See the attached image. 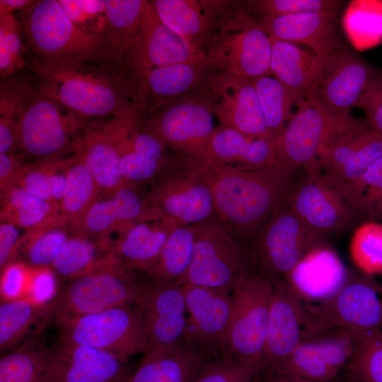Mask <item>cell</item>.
I'll use <instances>...</instances> for the list:
<instances>
[{"mask_svg": "<svg viewBox=\"0 0 382 382\" xmlns=\"http://www.w3.org/2000/svg\"><path fill=\"white\" fill-rule=\"evenodd\" d=\"M94 178L100 196L117 190L125 181L117 146L108 122L86 123L71 146Z\"/></svg>", "mask_w": 382, "mask_h": 382, "instance_id": "30", "label": "cell"}, {"mask_svg": "<svg viewBox=\"0 0 382 382\" xmlns=\"http://www.w3.org/2000/svg\"><path fill=\"white\" fill-rule=\"evenodd\" d=\"M134 306L151 348L183 340L187 312L182 285L149 277Z\"/></svg>", "mask_w": 382, "mask_h": 382, "instance_id": "25", "label": "cell"}, {"mask_svg": "<svg viewBox=\"0 0 382 382\" xmlns=\"http://www.w3.org/2000/svg\"><path fill=\"white\" fill-rule=\"evenodd\" d=\"M207 361L183 340L151 348L127 382H195Z\"/></svg>", "mask_w": 382, "mask_h": 382, "instance_id": "33", "label": "cell"}, {"mask_svg": "<svg viewBox=\"0 0 382 382\" xmlns=\"http://www.w3.org/2000/svg\"><path fill=\"white\" fill-rule=\"evenodd\" d=\"M265 120L274 139L279 136L299 102L277 79L269 75L251 79Z\"/></svg>", "mask_w": 382, "mask_h": 382, "instance_id": "42", "label": "cell"}, {"mask_svg": "<svg viewBox=\"0 0 382 382\" xmlns=\"http://www.w3.org/2000/svg\"><path fill=\"white\" fill-rule=\"evenodd\" d=\"M105 37L121 61L139 35L150 1L105 0Z\"/></svg>", "mask_w": 382, "mask_h": 382, "instance_id": "39", "label": "cell"}, {"mask_svg": "<svg viewBox=\"0 0 382 382\" xmlns=\"http://www.w3.org/2000/svg\"><path fill=\"white\" fill-rule=\"evenodd\" d=\"M263 382H318L290 374H268L267 379ZM330 382V381H329Z\"/></svg>", "mask_w": 382, "mask_h": 382, "instance_id": "61", "label": "cell"}, {"mask_svg": "<svg viewBox=\"0 0 382 382\" xmlns=\"http://www.w3.org/2000/svg\"><path fill=\"white\" fill-rule=\"evenodd\" d=\"M182 287L187 312L185 342L207 360L227 354L231 293L192 284Z\"/></svg>", "mask_w": 382, "mask_h": 382, "instance_id": "18", "label": "cell"}, {"mask_svg": "<svg viewBox=\"0 0 382 382\" xmlns=\"http://www.w3.org/2000/svg\"><path fill=\"white\" fill-rule=\"evenodd\" d=\"M59 217L58 204L40 199L21 187L15 186L1 195V222L16 226L25 235L59 225Z\"/></svg>", "mask_w": 382, "mask_h": 382, "instance_id": "37", "label": "cell"}, {"mask_svg": "<svg viewBox=\"0 0 382 382\" xmlns=\"http://www.w3.org/2000/svg\"><path fill=\"white\" fill-rule=\"evenodd\" d=\"M73 155V151L70 156L66 152L23 163L16 186L40 199L59 206Z\"/></svg>", "mask_w": 382, "mask_h": 382, "instance_id": "38", "label": "cell"}, {"mask_svg": "<svg viewBox=\"0 0 382 382\" xmlns=\"http://www.w3.org/2000/svg\"><path fill=\"white\" fill-rule=\"evenodd\" d=\"M18 14L27 62H120L105 35L81 30L57 0L36 1Z\"/></svg>", "mask_w": 382, "mask_h": 382, "instance_id": "3", "label": "cell"}, {"mask_svg": "<svg viewBox=\"0 0 382 382\" xmlns=\"http://www.w3.org/2000/svg\"><path fill=\"white\" fill-rule=\"evenodd\" d=\"M16 226L1 222L0 224V270L16 261L25 241V231Z\"/></svg>", "mask_w": 382, "mask_h": 382, "instance_id": "56", "label": "cell"}, {"mask_svg": "<svg viewBox=\"0 0 382 382\" xmlns=\"http://www.w3.org/2000/svg\"><path fill=\"white\" fill-rule=\"evenodd\" d=\"M149 186L150 210L178 226H192L214 213L211 186L197 159L169 150L165 164Z\"/></svg>", "mask_w": 382, "mask_h": 382, "instance_id": "6", "label": "cell"}, {"mask_svg": "<svg viewBox=\"0 0 382 382\" xmlns=\"http://www.w3.org/2000/svg\"><path fill=\"white\" fill-rule=\"evenodd\" d=\"M69 18L88 33L105 34L106 16H97L86 11L79 1L58 0Z\"/></svg>", "mask_w": 382, "mask_h": 382, "instance_id": "57", "label": "cell"}, {"mask_svg": "<svg viewBox=\"0 0 382 382\" xmlns=\"http://www.w3.org/2000/svg\"><path fill=\"white\" fill-rule=\"evenodd\" d=\"M86 122L38 90L31 96L20 119L15 154L35 160L71 151Z\"/></svg>", "mask_w": 382, "mask_h": 382, "instance_id": "10", "label": "cell"}, {"mask_svg": "<svg viewBox=\"0 0 382 382\" xmlns=\"http://www.w3.org/2000/svg\"><path fill=\"white\" fill-rule=\"evenodd\" d=\"M350 253L364 274L382 273V224L366 221L360 225L352 238Z\"/></svg>", "mask_w": 382, "mask_h": 382, "instance_id": "49", "label": "cell"}, {"mask_svg": "<svg viewBox=\"0 0 382 382\" xmlns=\"http://www.w3.org/2000/svg\"><path fill=\"white\" fill-rule=\"evenodd\" d=\"M350 272L336 252L322 243L306 252L284 278L305 303H313L335 295Z\"/></svg>", "mask_w": 382, "mask_h": 382, "instance_id": "29", "label": "cell"}, {"mask_svg": "<svg viewBox=\"0 0 382 382\" xmlns=\"http://www.w3.org/2000/svg\"><path fill=\"white\" fill-rule=\"evenodd\" d=\"M203 87L219 126L247 137L274 140L251 79L211 69Z\"/></svg>", "mask_w": 382, "mask_h": 382, "instance_id": "19", "label": "cell"}, {"mask_svg": "<svg viewBox=\"0 0 382 382\" xmlns=\"http://www.w3.org/2000/svg\"><path fill=\"white\" fill-rule=\"evenodd\" d=\"M349 382H354V381L349 380Z\"/></svg>", "mask_w": 382, "mask_h": 382, "instance_id": "63", "label": "cell"}, {"mask_svg": "<svg viewBox=\"0 0 382 382\" xmlns=\"http://www.w3.org/2000/svg\"><path fill=\"white\" fill-rule=\"evenodd\" d=\"M304 304L308 313L356 338L382 329V284L364 273L351 272L332 298Z\"/></svg>", "mask_w": 382, "mask_h": 382, "instance_id": "15", "label": "cell"}, {"mask_svg": "<svg viewBox=\"0 0 382 382\" xmlns=\"http://www.w3.org/2000/svg\"><path fill=\"white\" fill-rule=\"evenodd\" d=\"M338 14L318 11L257 18L270 37L306 45L327 58L348 43Z\"/></svg>", "mask_w": 382, "mask_h": 382, "instance_id": "27", "label": "cell"}, {"mask_svg": "<svg viewBox=\"0 0 382 382\" xmlns=\"http://www.w3.org/2000/svg\"><path fill=\"white\" fill-rule=\"evenodd\" d=\"M354 118L333 119L307 99L299 101L274 141V160L301 169L306 174L320 173L319 156L322 149Z\"/></svg>", "mask_w": 382, "mask_h": 382, "instance_id": "17", "label": "cell"}, {"mask_svg": "<svg viewBox=\"0 0 382 382\" xmlns=\"http://www.w3.org/2000/svg\"><path fill=\"white\" fill-rule=\"evenodd\" d=\"M12 56L25 68L27 49L20 23L12 13L0 15V54Z\"/></svg>", "mask_w": 382, "mask_h": 382, "instance_id": "54", "label": "cell"}, {"mask_svg": "<svg viewBox=\"0 0 382 382\" xmlns=\"http://www.w3.org/2000/svg\"><path fill=\"white\" fill-rule=\"evenodd\" d=\"M272 291V281L253 271L231 292L227 354L262 368Z\"/></svg>", "mask_w": 382, "mask_h": 382, "instance_id": "12", "label": "cell"}, {"mask_svg": "<svg viewBox=\"0 0 382 382\" xmlns=\"http://www.w3.org/2000/svg\"><path fill=\"white\" fill-rule=\"evenodd\" d=\"M32 267L16 260L1 271V301L26 297Z\"/></svg>", "mask_w": 382, "mask_h": 382, "instance_id": "53", "label": "cell"}, {"mask_svg": "<svg viewBox=\"0 0 382 382\" xmlns=\"http://www.w3.org/2000/svg\"><path fill=\"white\" fill-rule=\"evenodd\" d=\"M108 124L125 181L149 185L165 164L168 148L143 115L113 119Z\"/></svg>", "mask_w": 382, "mask_h": 382, "instance_id": "24", "label": "cell"}, {"mask_svg": "<svg viewBox=\"0 0 382 382\" xmlns=\"http://www.w3.org/2000/svg\"><path fill=\"white\" fill-rule=\"evenodd\" d=\"M322 243L285 204L274 210L247 249L253 271L272 281L284 278Z\"/></svg>", "mask_w": 382, "mask_h": 382, "instance_id": "11", "label": "cell"}, {"mask_svg": "<svg viewBox=\"0 0 382 382\" xmlns=\"http://www.w3.org/2000/svg\"><path fill=\"white\" fill-rule=\"evenodd\" d=\"M379 79L382 70L365 60L348 42L325 59L306 99L333 119H349L352 110Z\"/></svg>", "mask_w": 382, "mask_h": 382, "instance_id": "9", "label": "cell"}, {"mask_svg": "<svg viewBox=\"0 0 382 382\" xmlns=\"http://www.w3.org/2000/svg\"><path fill=\"white\" fill-rule=\"evenodd\" d=\"M347 367L350 381L382 382V329L357 340Z\"/></svg>", "mask_w": 382, "mask_h": 382, "instance_id": "50", "label": "cell"}, {"mask_svg": "<svg viewBox=\"0 0 382 382\" xmlns=\"http://www.w3.org/2000/svg\"><path fill=\"white\" fill-rule=\"evenodd\" d=\"M178 226L163 218H151L121 227L98 243L119 257L130 269L148 275L169 234Z\"/></svg>", "mask_w": 382, "mask_h": 382, "instance_id": "28", "label": "cell"}, {"mask_svg": "<svg viewBox=\"0 0 382 382\" xmlns=\"http://www.w3.org/2000/svg\"><path fill=\"white\" fill-rule=\"evenodd\" d=\"M357 107L364 112L370 128L382 135V79L370 86Z\"/></svg>", "mask_w": 382, "mask_h": 382, "instance_id": "58", "label": "cell"}, {"mask_svg": "<svg viewBox=\"0 0 382 382\" xmlns=\"http://www.w3.org/2000/svg\"><path fill=\"white\" fill-rule=\"evenodd\" d=\"M108 253L96 241L81 234L71 233L51 267L57 275L69 280L90 269Z\"/></svg>", "mask_w": 382, "mask_h": 382, "instance_id": "45", "label": "cell"}, {"mask_svg": "<svg viewBox=\"0 0 382 382\" xmlns=\"http://www.w3.org/2000/svg\"><path fill=\"white\" fill-rule=\"evenodd\" d=\"M133 372L121 356L59 340L47 349L40 382H127Z\"/></svg>", "mask_w": 382, "mask_h": 382, "instance_id": "20", "label": "cell"}, {"mask_svg": "<svg viewBox=\"0 0 382 382\" xmlns=\"http://www.w3.org/2000/svg\"><path fill=\"white\" fill-rule=\"evenodd\" d=\"M272 44L270 74L299 101L306 99L326 58L290 42L272 38Z\"/></svg>", "mask_w": 382, "mask_h": 382, "instance_id": "34", "label": "cell"}, {"mask_svg": "<svg viewBox=\"0 0 382 382\" xmlns=\"http://www.w3.org/2000/svg\"><path fill=\"white\" fill-rule=\"evenodd\" d=\"M147 184L127 183L110 194L100 196L87 212L68 228L71 233L97 242L112 231L132 223L161 218L150 210Z\"/></svg>", "mask_w": 382, "mask_h": 382, "instance_id": "26", "label": "cell"}, {"mask_svg": "<svg viewBox=\"0 0 382 382\" xmlns=\"http://www.w3.org/2000/svg\"><path fill=\"white\" fill-rule=\"evenodd\" d=\"M38 88L37 78L30 70L1 79L0 154H15L20 119L28 101Z\"/></svg>", "mask_w": 382, "mask_h": 382, "instance_id": "36", "label": "cell"}, {"mask_svg": "<svg viewBox=\"0 0 382 382\" xmlns=\"http://www.w3.org/2000/svg\"><path fill=\"white\" fill-rule=\"evenodd\" d=\"M286 204L311 232L322 239L351 228L359 219L353 207L324 182L319 173H305Z\"/></svg>", "mask_w": 382, "mask_h": 382, "instance_id": "21", "label": "cell"}, {"mask_svg": "<svg viewBox=\"0 0 382 382\" xmlns=\"http://www.w3.org/2000/svg\"><path fill=\"white\" fill-rule=\"evenodd\" d=\"M56 293V274L52 267H32L26 297L37 303L47 305Z\"/></svg>", "mask_w": 382, "mask_h": 382, "instance_id": "55", "label": "cell"}, {"mask_svg": "<svg viewBox=\"0 0 382 382\" xmlns=\"http://www.w3.org/2000/svg\"><path fill=\"white\" fill-rule=\"evenodd\" d=\"M356 345L354 335L331 325L305 338L268 374H290L329 382L348 364Z\"/></svg>", "mask_w": 382, "mask_h": 382, "instance_id": "22", "label": "cell"}, {"mask_svg": "<svg viewBox=\"0 0 382 382\" xmlns=\"http://www.w3.org/2000/svg\"><path fill=\"white\" fill-rule=\"evenodd\" d=\"M274 158V140L247 137L219 126L210 139L202 162L220 169L248 170L264 167Z\"/></svg>", "mask_w": 382, "mask_h": 382, "instance_id": "31", "label": "cell"}, {"mask_svg": "<svg viewBox=\"0 0 382 382\" xmlns=\"http://www.w3.org/2000/svg\"><path fill=\"white\" fill-rule=\"evenodd\" d=\"M40 91L81 120L144 115L139 79L122 62L30 61Z\"/></svg>", "mask_w": 382, "mask_h": 382, "instance_id": "1", "label": "cell"}, {"mask_svg": "<svg viewBox=\"0 0 382 382\" xmlns=\"http://www.w3.org/2000/svg\"><path fill=\"white\" fill-rule=\"evenodd\" d=\"M245 6L231 11L225 7L202 50L212 69L253 79L270 74L272 44Z\"/></svg>", "mask_w": 382, "mask_h": 382, "instance_id": "4", "label": "cell"}, {"mask_svg": "<svg viewBox=\"0 0 382 382\" xmlns=\"http://www.w3.org/2000/svg\"><path fill=\"white\" fill-rule=\"evenodd\" d=\"M59 340L114 353L129 359L151 349L135 306L54 319Z\"/></svg>", "mask_w": 382, "mask_h": 382, "instance_id": "8", "label": "cell"}, {"mask_svg": "<svg viewBox=\"0 0 382 382\" xmlns=\"http://www.w3.org/2000/svg\"><path fill=\"white\" fill-rule=\"evenodd\" d=\"M68 230L67 227L52 225L25 235L20 252L23 260L21 261L31 267H51L59 249L71 234Z\"/></svg>", "mask_w": 382, "mask_h": 382, "instance_id": "48", "label": "cell"}, {"mask_svg": "<svg viewBox=\"0 0 382 382\" xmlns=\"http://www.w3.org/2000/svg\"><path fill=\"white\" fill-rule=\"evenodd\" d=\"M14 154H0V192L5 194L16 186V181L23 165Z\"/></svg>", "mask_w": 382, "mask_h": 382, "instance_id": "59", "label": "cell"}, {"mask_svg": "<svg viewBox=\"0 0 382 382\" xmlns=\"http://www.w3.org/2000/svg\"><path fill=\"white\" fill-rule=\"evenodd\" d=\"M225 3L192 0L151 1L157 16L166 26L195 42L202 50Z\"/></svg>", "mask_w": 382, "mask_h": 382, "instance_id": "35", "label": "cell"}, {"mask_svg": "<svg viewBox=\"0 0 382 382\" xmlns=\"http://www.w3.org/2000/svg\"><path fill=\"white\" fill-rule=\"evenodd\" d=\"M263 354L267 373L284 361L308 336L330 325L308 313L304 301L284 278L272 280Z\"/></svg>", "mask_w": 382, "mask_h": 382, "instance_id": "16", "label": "cell"}, {"mask_svg": "<svg viewBox=\"0 0 382 382\" xmlns=\"http://www.w3.org/2000/svg\"><path fill=\"white\" fill-rule=\"evenodd\" d=\"M347 200L359 219L382 221V158L351 187Z\"/></svg>", "mask_w": 382, "mask_h": 382, "instance_id": "47", "label": "cell"}, {"mask_svg": "<svg viewBox=\"0 0 382 382\" xmlns=\"http://www.w3.org/2000/svg\"><path fill=\"white\" fill-rule=\"evenodd\" d=\"M52 303L42 305L28 297L1 301L0 306V351L6 353L26 335L31 325L47 316Z\"/></svg>", "mask_w": 382, "mask_h": 382, "instance_id": "43", "label": "cell"}, {"mask_svg": "<svg viewBox=\"0 0 382 382\" xmlns=\"http://www.w3.org/2000/svg\"><path fill=\"white\" fill-rule=\"evenodd\" d=\"M342 29L356 50L369 49L382 42V1H352L345 11Z\"/></svg>", "mask_w": 382, "mask_h": 382, "instance_id": "41", "label": "cell"}, {"mask_svg": "<svg viewBox=\"0 0 382 382\" xmlns=\"http://www.w3.org/2000/svg\"><path fill=\"white\" fill-rule=\"evenodd\" d=\"M202 163L211 186L214 212L246 248L274 210L286 204L305 174L275 160L248 170L220 169Z\"/></svg>", "mask_w": 382, "mask_h": 382, "instance_id": "2", "label": "cell"}, {"mask_svg": "<svg viewBox=\"0 0 382 382\" xmlns=\"http://www.w3.org/2000/svg\"><path fill=\"white\" fill-rule=\"evenodd\" d=\"M210 71L206 57L151 71L143 81L144 116L200 88Z\"/></svg>", "mask_w": 382, "mask_h": 382, "instance_id": "32", "label": "cell"}, {"mask_svg": "<svg viewBox=\"0 0 382 382\" xmlns=\"http://www.w3.org/2000/svg\"><path fill=\"white\" fill-rule=\"evenodd\" d=\"M108 252L90 269L69 279L52 303L50 316H74L134 306L146 280Z\"/></svg>", "mask_w": 382, "mask_h": 382, "instance_id": "5", "label": "cell"}, {"mask_svg": "<svg viewBox=\"0 0 382 382\" xmlns=\"http://www.w3.org/2000/svg\"><path fill=\"white\" fill-rule=\"evenodd\" d=\"M47 349L23 345L1 356L0 382H40Z\"/></svg>", "mask_w": 382, "mask_h": 382, "instance_id": "46", "label": "cell"}, {"mask_svg": "<svg viewBox=\"0 0 382 382\" xmlns=\"http://www.w3.org/2000/svg\"><path fill=\"white\" fill-rule=\"evenodd\" d=\"M36 1L30 0H0V15L6 13H13L14 11L23 12L31 6Z\"/></svg>", "mask_w": 382, "mask_h": 382, "instance_id": "60", "label": "cell"}, {"mask_svg": "<svg viewBox=\"0 0 382 382\" xmlns=\"http://www.w3.org/2000/svg\"><path fill=\"white\" fill-rule=\"evenodd\" d=\"M144 117L169 150L201 161L217 127L203 85L196 91L159 107Z\"/></svg>", "mask_w": 382, "mask_h": 382, "instance_id": "13", "label": "cell"}, {"mask_svg": "<svg viewBox=\"0 0 382 382\" xmlns=\"http://www.w3.org/2000/svg\"><path fill=\"white\" fill-rule=\"evenodd\" d=\"M252 382H261L257 379V377Z\"/></svg>", "mask_w": 382, "mask_h": 382, "instance_id": "62", "label": "cell"}, {"mask_svg": "<svg viewBox=\"0 0 382 382\" xmlns=\"http://www.w3.org/2000/svg\"><path fill=\"white\" fill-rule=\"evenodd\" d=\"M192 226V260L185 274L175 282L231 293L237 281L253 271L248 249L215 212Z\"/></svg>", "mask_w": 382, "mask_h": 382, "instance_id": "7", "label": "cell"}, {"mask_svg": "<svg viewBox=\"0 0 382 382\" xmlns=\"http://www.w3.org/2000/svg\"><path fill=\"white\" fill-rule=\"evenodd\" d=\"M194 250L192 226L176 227L169 234L159 257L148 276L151 279L175 282L187 272Z\"/></svg>", "mask_w": 382, "mask_h": 382, "instance_id": "44", "label": "cell"}, {"mask_svg": "<svg viewBox=\"0 0 382 382\" xmlns=\"http://www.w3.org/2000/svg\"><path fill=\"white\" fill-rule=\"evenodd\" d=\"M206 57L195 42L175 33L157 16L151 1L141 31L122 60L140 80L153 69Z\"/></svg>", "mask_w": 382, "mask_h": 382, "instance_id": "23", "label": "cell"}, {"mask_svg": "<svg viewBox=\"0 0 382 382\" xmlns=\"http://www.w3.org/2000/svg\"><path fill=\"white\" fill-rule=\"evenodd\" d=\"M381 158L382 135L374 132L366 120L354 118L322 149L320 175L347 200L351 187Z\"/></svg>", "mask_w": 382, "mask_h": 382, "instance_id": "14", "label": "cell"}, {"mask_svg": "<svg viewBox=\"0 0 382 382\" xmlns=\"http://www.w3.org/2000/svg\"><path fill=\"white\" fill-rule=\"evenodd\" d=\"M248 11L257 18L279 17L309 12H338L345 1L338 0H255L245 1Z\"/></svg>", "mask_w": 382, "mask_h": 382, "instance_id": "52", "label": "cell"}, {"mask_svg": "<svg viewBox=\"0 0 382 382\" xmlns=\"http://www.w3.org/2000/svg\"><path fill=\"white\" fill-rule=\"evenodd\" d=\"M262 371L259 364L226 354L207 361L195 382H252Z\"/></svg>", "mask_w": 382, "mask_h": 382, "instance_id": "51", "label": "cell"}, {"mask_svg": "<svg viewBox=\"0 0 382 382\" xmlns=\"http://www.w3.org/2000/svg\"><path fill=\"white\" fill-rule=\"evenodd\" d=\"M100 196L94 178L81 159L74 153L59 203V226L68 228L79 219Z\"/></svg>", "mask_w": 382, "mask_h": 382, "instance_id": "40", "label": "cell"}]
</instances>
